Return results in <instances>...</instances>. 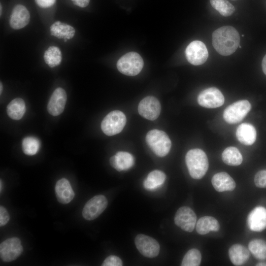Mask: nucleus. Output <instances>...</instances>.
Returning a JSON list of instances; mask_svg holds the SVG:
<instances>
[{
  "instance_id": "obj_1",
  "label": "nucleus",
  "mask_w": 266,
  "mask_h": 266,
  "mask_svg": "<svg viewBox=\"0 0 266 266\" xmlns=\"http://www.w3.org/2000/svg\"><path fill=\"white\" fill-rule=\"evenodd\" d=\"M212 37L213 47L223 56L232 54L239 45V34L235 28L230 26L216 29L213 32Z\"/></svg>"
},
{
  "instance_id": "obj_2",
  "label": "nucleus",
  "mask_w": 266,
  "mask_h": 266,
  "mask_svg": "<svg viewBox=\"0 0 266 266\" xmlns=\"http://www.w3.org/2000/svg\"><path fill=\"white\" fill-rule=\"evenodd\" d=\"M185 162L190 176L195 179L202 178L209 166L205 153L198 148L191 149L187 153Z\"/></svg>"
},
{
  "instance_id": "obj_3",
  "label": "nucleus",
  "mask_w": 266,
  "mask_h": 266,
  "mask_svg": "<svg viewBox=\"0 0 266 266\" xmlns=\"http://www.w3.org/2000/svg\"><path fill=\"white\" fill-rule=\"evenodd\" d=\"M146 141L153 152L161 157L166 156L171 146V142L167 134L165 132L157 129L147 133Z\"/></svg>"
},
{
  "instance_id": "obj_4",
  "label": "nucleus",
  "mask_w": 266,
  "mask_h": 266,
  "mask_svg": "<svg viewBox=\"0 0 266 266\" xmlns=\"http://www.w3.org/2000/svg\"><path fill=\"white\" fill-rule=\"evenodd\" d=\"M144 62L141 57L136 52H131L122 56L117 63L118 70L128 76L137 75L142 70Z\"/></svg>"
},
{
  "instance_id": "obj_5",
  "label": "nucleus",
  "mask_w": 266,
  "mask_h": 266,
  "mask_svg": "<svg viewBox=\"0 0 266 266\" xmlns=\"http://www.w3.org/2000/svg\"><path fill=\"white\" fill-rule=\"evenodd\" d=\"M126 121V117L123 112L113 110L103 118L101 123V129L106 135H114L123 130Z\"/></svg>"
},
{
  "instance_id": "obj_6",
  "label": "nucleus",
  "mask_w": 266,
  "mask_h": 266,
  "mask_svg": "<svg viewBox=\"0 0 266 266\" xmlns=\"http://www.w3.org/2000/svg\"><path fill=\"white\" fill-rule=\"evenodd\" d=\"M251 108L247 100H240L228 106L224 111L223 118L229 124H236L241 121Z\"/></svg>"
},
{
  "instance_id": "obj_7",
  "label": "nucleus",
  "mask_w": 266,
  "mask_h": 266,
  "mask_svg": "<svg viewBox=\"0 0 266 266\" xmlns=\"http://www.w3.org/2000/svg\"><path fill=\"white\" fill-rule=\"evenodd\" d=\"M107 204L108 201L104 196L97 195L86 203L82 210V216L87 220H94L103 212Z\"/></svg>"
},
{
  "instance_id": "obj_8",
  "label": "nucleus",
  "mask_w": 266,
  "mask_h": 266,
  "mask_svg": "<svg viewBox=\"0 0 266 266\" xmlns=\"http://www.w3.org/2000/svg\"><path fill=\"white\" fill-rule=\"evenodd\" d=\"M185 55L187 61L191 64L199 66L204 64L208 57L205 45L199 40L191 42L186 47Z\"/></svg>"
},
{
  "instance_id": "obj_9",
  "label": "nucleus",
  "mask_w": 266,
  "mask_h": 266,
  "mask_svg": "<svg viewBox=\"0 0 266 266\" xmlns=\"http://www.w3.org/2000/svg\"><path fill=\"white\" fill-rule=\"evenodd\" d=\"M198 102L203 107L214 108L222 106L225 98L218 88L212 87L203 90L199 94Z\"/></svg>"
},
{
  "instance_id": "obj_10",
  "label": "nucleus",
  "mask_w": 266,
  "mask_h": 266,
  "mask_svg": "<svg viewBox=\"0 0 266 266\" xmlns=\"http://www.w3.org/2000/svg\"><path fill=\"white\" fill-rule=\"evenodd\" d=\"M22 252L21 242L18 237L9 238L0 244V256L3 262H10L16 260Z\"/></svg>"
},
{
  "instance_id": "obj_11",
  "label": "nucleus",
  "mask_w": 266,
  "mask_h": 266,
  "mask_svg": "<svg viewBox=\"0 0 266 266\" xmlns=\"http://www.w3.org/2000/svg\"><path fill=\"white\" fill-rule=\"evenodd\" d=\"M136 248L144 256L153 258L160 252V245L153 238L143 234L137 235L134 239Z\"/></svg>"
},
{
  "instance_id": "obj_12",
  "label": "nucleus",
  "mask_w": 266,
  "mask_h": 266,
  "mask_svg": "<svg viewBox=\"0 0 266 266\" xmlns=\"http://www.w3.org/2000/svg\"><path fill=\"white\" fill-rule=\"evenodd\" d=\"M174 220L175 225L182 230L191 232L196 225L197 216L191 208L182 206L176 211Z\"/></svg>"
},
{
  "instance_id": "obj_13",
  "label": "nucleus",
  "mask_w": 266,
  "mask_h": 266,
  "mask_svg": "<svg viewBox=\"0 0 266 266\" xmlns=\"http://www.w3.org/2000/svg\"><path fill=\"white\" fill-rule=\"evenodd\" d=\"M161 104L159 100L153 96H148L143 99L139 103V114L145 119L154 121L160 115Z\"/></svg>"
},
{
  "instance_id": "obj_14",
  "label": "nucleus",
  "mask_w": 266,
  "mask_h": 266,
  "mask_svg": "<svg viewBox=\"0 0 266 266\" xmlns=\"http://www.w3.org/2000/svg\"><path fill=\"white\" fill-rule=\"evenodd\" d=\"M247 226L254 232H260L266 229V209L257 206L249 214L247 219Z\"/></svg>"
},
{
  "instance_id": "obj_15",
  "label": "nucleus",
  "mask_w": 266,
  "mask_h": 266,
  "mask_svg": "<svg viewBox=\"0 0 266 266\" xmlns=\"http://www.w3.org/2000/svg\"><path fill=\"white\" fill-rule=\"evenodd\" d=\"M66 101V94L62 88H58L52 94L47 105L49 113L56 116L64 111Z\"/></svg>"
},
{
  "instance_id": "obj_16",
  "label": "nucleus",
  "mask_w": 266,
  "mask_h": 266,
  "mask_svg": "<svg viewBox=\"0 0 266 266\" xmlns=\"http://www.w3.org/2000/svg\"><path fill=\"white\" fill-rule=\"evenodd\" d=\"M30 20V15L27 8L23 5H16L13 9L9 19L10 27L15 30L27 26Z\"/></svg>"
},
{
  "instance_id": "obj_17",
  "label": "nucleus",
  "mask_w": 266,
  "mask_h": 266,
  "mask_svg": "<svg viewBox=\"0 0 266 266\" xmlns=\"http://www.w3.org/2000/svg\"><path fill=\"white\" fill-rule=\"evenodd\" d=\"M55 189L57 200L61 203H68L74 197V193L70 184L66 178L59 180L56 184Z\"/></svg>"
},
{
  "instance_id": "obj_18",
  "label": "nucleus",
  "mask_w": 266,
  "mask_h": 266,
  "mask_svg": "<svg viewBox=\"0 0 266 266\" xmlns=\"http://www.w3.org/2000/svg\"><path fill=\"white\" fill-rule=\"evenodd\" d=\"M110 165L118 171L126 170L132 167L134 163V158L127 152L120 151L109 160Z\"/></svg>"
},
{
  "instance_id": "obj_19",
  "label": "nucleus",
  "mask_w": 266,
  "mask_h": 266,
  "mask_svg": "<svg viewBox=\"0 0 266 266\" xmlns=\"http://www.w3.org/2000/svg\"><path fill=\"white\" fill-rule=\"evenodd\" d=\"M212 184L218 192L233 191L235 188V183L233 178L227 172L216 173L211 179Z\"/></svg>"
},
{
  "instance_id": "obj_20",
  "label": "nucleus",
  "mask_w": 266,
  "mask_h": 266,
  "mask_svg": "<svg viewBox=\"0 0 266 266\" xmlns=\"http://www.w3.org/2000/svg\"><path fill=\"white\" fill-rule=\"evenodd\" d=\"M238 140L245 145L253 144L256 139L257 133L255 127L249 123H244L239 125L236 130Z\"/></svg>"
},
{
  "instance_id": "obj_21",
  "label": "nucleus",
  "mask_w": 266,
  "mask_h": 266,
  "mask_svg": "<svg viewBox=\"0 0 266 266\" xmlns=\"http://www.w3.org/2000/svg\"><path fill=\"white\" fill-rule=\"evenodd\" d=\"M229 256L234 265L242 266L249 258V250L241 244H233L229 250Z\"/></svg>"
},
{
  "instance_id": "obj_22",
  "label": "nucleus",
  "mask_w": 266,
  "mask_h": 266,
  "mask_svg": "<svg viewBox=\"0 0 266 266\" xmlns=\"http://www.w3.org/2000/svg\"><path fill=\"white\" fill-rule=\"evenodd\" d=\"M51 35L58 38H63L65 41L72 38L75 33L73 27L60 21L54 23L50 28Z\"/></svg>"
},
{
  "instance_id": "obj_23",
  "label": "nucleus",
  "mask_w": 266,
  "mask_h": 266,
  "mask_svg": "<svg viewBox=\"0 0 266 266\" xmlns=\"http://www.w3.org/2000/svg\"><path fill=\"white\" fill-rule=\"evenodd\" d=\"M196 228L199 234L204 235L210 231L218 232L220 230V224L215 218L206 216L199 219Z\"/></svg>"
},
{
  "instance_id": "obj_24",
  "label": "nucleus",
  "mask_w": 266,
  "mask_h": 266,
  "mask_svg": "<svg viewBox=\"0 0 266 266\" xmlns=\"http://www.w3.org/2000/svg\"><path fill=\"white\" fill-rule=\"evenodd\" d=\"M6 112L8 116L15 120L21 119L26 112V104L21 98L12 100L7 105Z\"/></svg>"
},
{
  "instance_id": "obj_25",
  "label": "nucleus",
  "mask_w": 266,
  "mask_h": 266,
  "mask_svg": "<svg viewBox=\"0 0 266 266\" xmlns=\"http://www.w3.org/2000/svg\"><path fill=\"white\" fill-rule=\"evenodd\" d=\"M166 178L164 172L154 170L149 173L143 182V186L148 190H154L162 186Z\"/></svg>"
},
{
  "instance_id": "obj_26",
  "label": "nucleus",
  "mask_w": 266,
  "mask_h": 266,
  "mask_svg": "<svg viewBox=\"0 0 266 266\" xmlns=\"http://www.w3.org/2000/svg\"><path fill=\"white\" fill-rule=\"evenodd\" d=\"M222 159L226 164L232 166L240 165L243 160L238 149L233 146L228 147L224 150L222 154Z\"/></svg>"
},
{
  "instance_id": "obj_27",
  "label": "nucleus",
  "mask_w": 266,
  "mask_h": 266,
  "mask_svg": "<svg viewBox=\"0 0 266 266\" xmlns=\"http://www.w3.org/2000/svg\"><path fill=\"white\" fill-rule=\"evenodd\" d=\"M249 251L260 260H266V241L260 239L251 240L248 245Z\"/></svg>"
},
{
  "instance_id": "obj_28",
  "label": "nucleus",
  "mask_w": 266,
  "mask_h": 266,
  "mask_svg": "<svg viewBox=\"0 0 266 266\" xmlns=\"http://www.w3.org/2000/svg\"><path fill=\"white\" fill-rule=\"evenodd\" d=\"M62 53L60 49L55 46H50L45 52V62L51 67L60 65L62 61Z\"/></svg>"
},
{
  "instance_id": "obj_29",
  "label": "nucleus",
  "mask_w": 266,
  "mask_h": 266,
  "mask_svg": "<svg viewBox=\"0 0 266 266\" xmlns=\"http://www.w3.org/2000/svg\"><path fill=\"white\" fill-rule=\"evenodd\" d=\"M40 147V142L36 137L28 136L22 140V148L23 152L27 155L32 156L36 154Z\"/></svg>"
},
{
  "instance_id": "obj_30",
  "label": "nucleus",
  "mask_w": 266,
  "mask_h": 266,
  "mask_svg": "<svg viewBox=\"0 0 266 266\" xmlns=\"http://www.w3.org/2000/svg\"><path fill=\"white\" fill-rule=\"evenodd\" d=\"M210 2L212 7L223 16H230L235 11L233 5L227 0H210Z\"/></svg>"
},
{
  "instance_id": "obj_31",
  "label": "nucleus",
  "mask_w": 266,
  "mask_h": 266,
  "mask_svg": "<svg viewBox=\"0 0 266 266\" xmlns=\"http://www.w3.org/2000/svg\"><path fill=\"white\" fill-rule=\"evenodd\" d=\"M201 255L197 249H191L184 256L181 263L182 266H198L200 265Z\"/></svg>"
},
{
  "instance_id": "obj_32",
  "label": "nucleus",
  "mask_w": 266,
  "mask_h": 266,
  "mask_svg": "<svg viewBox=\"0 0 266 266\" xmlns=\"http://www.w3.org/2000/svg\"><path fill=\"white\" fill-rule=\"evenodd\" d=\"M254 182L257 187L266 188V170H261L256 174Z\"/></svg>"
},
{
  "instance_id": "obj_33",
  "label": "nucleus",
  "mask_w": 266,
  "mask_h": 266,
  "mask_svg": "<svg viewBox=\"0 0 266 266\" xmlns=\"http://www.w3.org/2000/svg\"><path fill=\"white\" fill-rule=\"evenodd\" d=\"M122 260L116 256H109L107 257L102 263V266H121L123 265Z\"/></svg>"
},
{
  "instance_id": "obj_34",
  "label": "nucleus",
  "mask_w": 266,
  "mask_h": 266,
  "mask_svg": "<svg viewBox=\"0 0 266 266\" xmlns=\"http://www.w3.org/2000/svg\"><path fill=\"white\" fill-rule=\"evenodd\" d=\"M9 220V215L5 208L2 206H0V226L1 227L6 225Z\"/></svg>"
},
{
  "instance_id": "obj_35",
  "label": "nucleus",
  "mask_w": 266,
  "mask_h": 266,
  "mask_svg": "<svg viewBox=\"0 0 266 266\" xmlns=\"http://www.w3.org/2000/svg\"><path fill=\"white\" fill-rule=\"evenodd\" d=\"M37 4L42 8H47L52 6L56 0H35Z\"/></svg>"
},
{
  "instance_id": "obj_36",
  "label": "nucleus",
  "mask_w": 266,
  "mask_h": 266,
  "mask_svg": "<svg viewBox=\"0 0 266 266\" xmlns=\"http://www.w3.org/2000/svg\"><path fill=\"white\" fill-rule=\"evenodd\" d=\"M73 3L80 7H86L89 3L90 0H71Z\"/></svg>"
},
{
  "instance_id": "obj_37",
  "label": "nucleus",
  "mask_w": 266,
  "mask_h": 266,
  "mask_svg": "<svg viewBox=\"0 0 266 266\" xmlns=\"http://www.w3.org/2000/svg\"><path fill=\"white\" fill-rule=\"evenodd\" d=\"M262 67L264 73L266 75V54L263 59L262 63Z\"/></svg>"
},
{
  "instance_id": "obj_38",
  "label": "nucleus",
  "mask_w": 266,
  "mask_h": 266,
  "mask_svg": "<svg viewBox=\"0 0 266 266\" xmlns=\"http://www.w3.org/2000/svg\"><path fill=\"white\" fill-rule=\"evenodd\" d=\"M256 266H266V263H265V262L259 263L256 265Z\"/></svg>"
},
{
  "instance_id": "obj_39",
  "label": "nucleus",
  "mask_w": 266,
  "mask_h": 266,
  "mask_svg": "<svg viewBox=\"0 0 266 266\" xmlns=\"http://www.w3.org/2000/svg\"><path fill=\"white\" fill-rule=\"evenodd\" d=\"M2 90V85L1 82H0V94H1Z\"/></svg>"
},
{
  "instance_id": "obj_40",
  "label": "nucleus",
  "mask_w": 266,
  "mask_h": 266,
  "mask_svg": "<svg viewBox=\"0 0 266 266\" xmlns=\"http://www.w3.org/2000/svg\"><path fill=\"white\" fill-rule=\"evenodd\" d=\"M1 183H2L1 180H0V192L1 191V190H2V189H1V187H2V184H1Z\"/></svg>"
},
{
  "instance_id": "obj_41",
  "label": "nucleus",
  "mask_w": 266,
  "mask_h": 266,
  "mask_svg": "<svg viewBox=\"0 0 266 266\" xmlns=\"http://www.w3.org/2000/svg\"><path fill=\"white\" fill-rule=\"evenodd\" d=\"M1 5L0 4V15L1 14Z\"/></svg>"
},
{
  "instance_id": "obj_42",
  "label": "nucleus",
  "mask_w": 266,
  "mask_h": 266,
  "mask_svg": "<svg viewBox=\"0 0 266 266\" xmlns=\"http://www.w3.org/2000/svg\"><path fill=\"white\" fill-rule=\"evenodd\" d=\"M238 47H239L240 48H241V46H240V45H239V46H238Z\"/></svg>"
},
{
  "instance_id": "obj_43",
  "label": "nucleus",
  "mask_w": 266,
  "mask_h": 266,
  "mask_svg": "<svg viewBox=\"0 0 266 266\" xmlns=\"http://www.w3.org/2000/svg\"><path fill=\"white\" fill-rule=\"evenodd\" d=\"M244 35L243 34L242 35V36H244Z\"/></svg>"
},
{
  "instance_id": "obj_44",
  "label": "nucleus",
  "mask_w": 266,
  "mask_h": 266,
  "mask_svg": "<svg viewBox=\"0 0 266 266\" xmlns=\"http://www.w3.org/2000/svg\"></svg>"
}]
</instances>
